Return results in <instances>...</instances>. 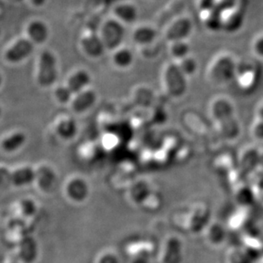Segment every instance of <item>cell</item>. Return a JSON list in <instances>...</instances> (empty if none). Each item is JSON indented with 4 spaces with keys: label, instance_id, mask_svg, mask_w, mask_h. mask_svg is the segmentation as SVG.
Wrapping results in <instances>:
<instances>
[{
    "label": "cell",
    "instance_id": "obj_13",
    "mask_svg": "<svg viewBox=\"0 0 263 263\" xmlns=\"http://www.w3.org/2000/svg\"><path fill=\"white\" fill-rule=\"evenodd\" d=\"M97 95L94 89L89 87L74 95L69 106L72 112L81 115L88 112L97 102Z\"/></svg>",
    "mask_w": 263,
    "mask_h": 263
},
{
    "label": "cell",
    "instance_id": "obj_18",
    "mask_svg": "<svg viewBox=\"0 0 263 263\" xmlns=\"http://www.w3.org/2000/svg\"><path fill=\"white\" fill-rule=\"evenodd\" d=\"M27 142V136L21 130L10 132L3 137L1 142L2 150L7 154H13L20 150Z\"/></svg>",
    "mask_w": 263,
    "mask_h": 263
},
{
    "label": "cell",
    "instance_id": "obj_24",
    "mask_svg": "<svg viewBox=\"0 0 263 263\" xmlns=\"http://www.w3.org/2000/svg\"><path fill=\"white\" fill-rule=\"evenodd\" d=\"M216 129L218 130L220 134L224 137H237V135L239 134L240 132V124L238 119L236 117V115L229 119H224L221 121L215 123Z\"/></svg>",
    "mask_w": 263,
    "mask_h": 263
},
{
    "label": "cell",
    "instance_id": "obj_23",
    "mask_svg": "<svg viewBox=\"0 0 263 263\" xmlns=\"http://www.w3.org/2000/svg\"><path fill=\"white\" fill-rule=\"evenodd\" d=\"M55 132L63 140H71L77 134V124L70 117L62 118L55 125Z\"/></svg>",
    "mask_w": 263,
    "mask_h": 263
},
{
    "label": "cell",
    "instance_id": "obj_34",
    "mask_svg": "<svg viewBox=\"0 0 263 263\" xmlns=\"http://www.w3.org/2000/svg\"><path fill=\"white\" fill-rule=\"evenodd\" d=\"M197 8L199 11L210 10V9H216L215 0H197Z\"/></svg>",
    "mask_w": 263,
    "mask_h": 263
},
{
    "label": "cell",
    "instance_id": "obj_21",
    "mask_svg": "<svg viewBox=\"0 0 263 263\" xmlns=\"http://www.w3.org/2000/svg\"><path fill=\"white\" fill-rule=\"evenodd\" d=\"M199 16L203 26L210 32H217L218 30H221L220 10L217 9L199 11Z\"/></svg>",
    "mask_w": 263,
    "mask_h": 263
},
{
    "label": "cell",
    "instance_id": "obj_38",
    "mask_svg": "<svg viewBox=\"0 0 263 263\" xmlns=\"http://www.w3.org/2000/svg\"><path fill=\"white\" fill-rule=\"evenodd\" d=\"M28 1L33 7L36 8L43 7L47 2V0H28Z\"/></svg>",
    "mask_w": 263,
    "mask_h": 263
},
{
    "label": "cell",
    "instance_id": "obj_33",
    "mask_svg": "<svg viewBox=\"0 0 263 263\" xmlns=\"http://www.w3.org/2000/svg\"><path fill=\"white\" fill-rule=\"evenodd\" d=\"M20 210L23 216H30L35 213L36 206L35 203L31 201L30 199H25L20 204Z\"/></svg>",
    "mask_w": 263,
    "mask_h": 263
},
{
    "label": "cell",
    "instance_id": "obj_20",
    "mask_svg": "<svg viewBox=\"0 0 263 263\" xmlns=\"http://www.w3.org/2000/svg\"><path fill=\"white\" fill-rule=\"evenodd\" d=\"M19 257L24 263H32L37 258V246L34 238H24L19 245Z\"/></svg>",
    "mask_w": 263,
    "mask_h": 263
},
{
    "label": "cell",
    "instance_id": "obj_3",
    "mask_svg": "<svg viewBox=\"0 0 263 263\" xmlns=\"http://www.w3.org/2000/svg\"><path fill=\"white\" fill-rule=\"evenodd\" d=\"M58 61L55 54L49 50H43L37 58L36 81L40 87L49 88L55 85L58 79Z\"/></svg>",
    "mask_w": 263,
    "mask_h": 263
},
{
    "label": "cell",
    "instance_id": "obj_2",
    "mask_svg": "<svg viewBox=\"0 0 263 263\" xmlns=\"http://www.w3.org/2000/svg\"><path fill=\"white\" fill-rule=\"evenodd\" d=\"M260 79L261 67L257 61L248 58L238 59L234 82L241 91L253 92L258 86Z\"/></svg>",
    "mask_w": 263,
    "mask_h": 263
},
{
    "label": "cell",
    "instance_id": "obj_39",
    "mask_svg": "<svg viewBox=\"0 0 263 263\" xmlns=\"http://www.w3.org/2000/svg\"><path fill=\"white\" fill-rule=\"evenodd\" d=\"M7 2L10 3V4H15V5H18V4H22L23 1L25 0H6Z\"/></svg>",
    "mask_w": 263,
    "mask_h": 263
},
{
    "label": "cell",
    "instance_id": "obj_28",
    "mask_svg": "<svg viewBox=\"0 0 263 263\" xmlns=\"http://www.w3.org/2000/svg\"><path fill=\"white\" fill-rule=\"evenodd\" d=\"M53 96L55 102L61 105H69L72 102V97L74 95L72 94L71 89L67 87L66 84L58 85L54 89Z\"/></svg>",
    "mask_w": 263,
    "mask_h": 263
},
{
    "label": "cell",
    "instance_id": "obj_10",
    "mask_svg": "<svg viewBox=\"0 0 263 263\" xmlns=\"http://www.w3.org/2000/svg\"><path fill=\"white\" fill-rule=\"evenodd\" d=\"M65 194L70 201L76 204L83 203L89 197V184L82 177L73 176L65 185Z\"/></svg>",
    "mask_w": 263,
    "mask_h": 263
},
{
    "label": "cell",
    "instance_id": "obj_32",
    "mask_svg": "<svg viewBox=\"0 0 263 263\" xmlns=\"http://www.w3.org/2000/svg\"><path fill=\"white\" fill-rule=\"evenodd\" d=\"M97 263H120L116 254L112 251H105L100 255Z\"/></svg>",
    "mask_w": 263,
    "mask_h": 263
},
{
    "label": "cell",
    "instance_id": "obj_12",
    "mask_svg": "<svg viewBox=\"0 0 263 263\" xmlns=\"http://www.w3.org/2000/svg\"><path fill=\"white\" fill-rule=\"evenodd\" d=\"M40 191L49 194L55 189L58 183V176L51 167L46 164L40 165L35 169V181Z\"/></svg>",
    "mask_w": 263,
    "mask_h": 263
},
{
    "label": "cell",
    "instance_id": "obj_19",
    "mask_svg": "<svg viewBox=\"0 0 263 263\" xmlns=\"http://www.w3.org/2000/svg\"><path fill=\"white\" fill-rule=\"evenodd\" d=\"M157 30L148 25L137 27L132 33V40L140 47H145L156 41Z\"/></svg>",
    "mask_w": 263,
    "mask_h": 263
},
{
    "label": "cell",
    "instance_id": "obj_30",
    "mask_svg": "<svg viewBox=\"0 0 263 263\" xmlns=\"http://www.w3.org/2000/svg\"><path fill=\"white\" fill-rule=\"evenodd\" d=\"M251 49L256 58L263 60V32L257 33L251 40Z\"/></svg>",
    "mask_w": 263,
    "mask_h": 263
},
{
    "label": "cell",
    "instance_id": "obj_37",
    "mask_svg": "<svg viewBox=\"0 0 263 263\" xmlns=\"http://www.w3.org/2000/svg\"><path fill=\"white\" fill-rule=\"evenodd\" d=\"M130 263H151L150 258L144 255H139V256H136Z\"/></svg>",
    "mask_w": 263,
    "mask_h": 263
},
{
    "label": "cell",
    "instance_id": "obj_8",
    "mask_svg": "<svg viewBox=\"0 0 263 263\" xmlns=\"http://www.w3.org/2000/svg\"><path fill=\"white\" fill-rule=\"evenodd\" d=\"M246 14L239 3L220 10L221 30L227 32H235L240 29L245 22Z\"/></svg>",
    "mask_w": 263,
    "mask_h": 263
},
{
    "label": "cell",
    "instance_id": "obj_6",
    "mask_svg": "<svg viewBox=\"0 0 263 263\" xmlns=\"http://www.w3.org/2000/svg\"><path fill=\"white\" fill-rule=\"evenodd\" d=\"M36 45L26 37H19L9 45L4 52L5 62L10 65H18L32 55Z\"/></svg>",
    "mask_w": 263,
    "mask_h": 263
},
{
    "label": "cell",
    "instance_id": "obj_25",
    "mask_svg": "<svg viewBox=\"0 0 263 263\" xmlns=\"http://www.w3.org/2000/svg\"><path fill=\"white\" fill-rule=\"evenodd\" d=\"M181 260V243L176 238H170L164 246L163 263H179Z\"/></svg>",
    "mask_w": 263,
    "mask_h": 263
},
{
    "label": "cell",
    "instance_id": "obj_22",
    "mask_svg": "<svg viewBox=\"0 0 263 263\" xmlns=\"http://www.w3.org/2000/svg\"><path fill=\"white\" fill-rule=\"evenodd\" d=\"M134 53L129 48H118L117 50L112 51V62L115 67L120 69H126L132 67L134 63Z\"/></svg>",
    "mask_w": 263,
    "mask_h": 263
},
{
    "label": "cell",
    "instance_id": "obj_26",
    "mask_svg": "<svg viewBox=\"0 0 263 263\" xmlns=\"http://www.w3.org/2000/svg\"><path fill=\"white\" fill-rule=\"evenodd\" d=\"M169 51L170 55H172L175 62H176L190 55L191 47L187 40H178L171 42Z\"/></svg>",
    "mask_w": 263,
    "mask_h": 263
},
{
    "label": "cell",
    "instance_id": "obj_36",
    "mask_svg": "<svg viewBox=\"0 0 263 263\" xmlns=\"http://www.w3.org/2000/svg\"><path fill=\"white\" fill-rule=\"evenodd\" d=\"M255 115H256V119L263 120V100L260 101L256 105V109H255Z\"/></svg>",
    "mask_w": 263,
    "mask_h": 263
},
{
    "label": "cell",
    "instance_id": "obj_35",
    "mask_svg": "<svg viewBox=\"0 0 263 263\" xmlns=\"http://www.w3.org/2000/svg\"><path fill=\"white\" fill-rule=\"evenodd\" d=\"M237 3L236 0H215V5L217 10H221Z\"/></svg>",
    "mask_w": 263,
    "mask_h": 263
},
{
    "label": "cell",
    "instance_id": "obj_5",
    "mask_svg": "<svg viewBox=\"0 0 263 263\" xmlns=\"http://www.w3.org/2000/svg\"><path fill=\"white\" fill-rule=\"evenodd\" d=\"M98 32L106 49L115 51L124 42L125 25L115 17L109 18L102 23Z\"/></svg>",
    "mask_w": 263,
    "mask_h": 263
},
{
    "label": "cell",
    "instance_id": "obj_27",
    "mask_svg": "<svg viewBox=\"0 0 263 263\" xmlns=\"http://www.w3.org/2000/svg\"><path fill=\"white\" fill-rule=\"evenodd\" d=\"M176 62L180 70L182 72V73L187 79L189 77H193L194 75H195L197 71H198V68H199L198 61L191 54L186 57V58H182V59L179 60V61H176Z\"/></svg>",
    "mask_w": 263,
    "mask_h": 263
},
{
    "label": "cell",
    "instance_id": "obj_4",
    "mask_svg": "<svg viewBox=\"0 0 263 263\" xmlns=\"http://www.w3.org/2000/svg\"><path fill=\"white\" fill-rule=\"evenodd\" d=\"M163 82L167 94L174 99H179L187 90V78L182 73L176 62H170L164 67Z\"/></svg>",
    "mask_w": 263,
    "mask_h": 263
},
{
    "label": "cell",
    "instance_id": "obj_1",
    "mask_svg": "<svg viewBox=\"0 0 263 263\" xmlns=\"http://www.w3.org/2000/svg\"><path fill=\"white\" fill-rule=\"evenodd\" d=\"M238 59L228 51L219 52L209 62L206 80L214 87H224L235 80Z\"/></svg>",
    "mask_w": 263,
    "mask_h": 263
},
{
    "label": "cell",
    "instance_id": "obj_15",
    "mask_svg": "<svg viewBox=\"0 0 263 263\" xmlns=\"http://www.w3.org/2000/svg\"><path fill=\"white\" fill-rule=\"evenodd\" d=\"M35 168L22 165L12 170L10 174V183L15 187H23L34 183Z\"/></svg>",
    "mask_w": 263,
    "mask_h": 263
},
{
    "label": "cell",
    "instance_id": "obj_29",
    "mask_svg": "<svg viewBox=\"0 0 263 263\" xmlns=\"http://www.w3.org/2000/svg\"><path fill=\"white\" fill-rule=\"evenodd\" d=\"M150 189H149L148 185L145 183V182H137L135 184L133 187L132 189V198L134 201H138L139 199L140 194H141V199H140V203L143 200L144 201L146 196L150 194Z\"/></svg>",
    "mask_w": 263,
    "mask_h": 263
},
{
    "label": "cell",
    "instance_id": "obj_14",
    "mask_svg": "<svg viewBox=\"0 0 263 263\" xmlns=\"http://www.w3.org/2000/svg\"><path fill=\"white\" fill-rule=\"evenodd\" d=\"M26 37L36 46L44 45L50 37V28L45 21L33 19L26 27Z\"/></svg>",
    "mask_w": 263,
    "mask_h": 263
},
{
    "label": "cell",
    "instance_id": "obj_31",
    "mask_svg": "<svg viewBox=\"0 0 263 263\" xmlns=\"http://www.w3.org/2000/svg\"><path fill=\"white\" fill-rule=\"evenodd\" d=\"M251 135L256 139L263 140V120L255 119L251 126Z\"/></svg>",
    "mask_w": 263,
    "mask_h": 263
},
{
    "label": "cell",
    "instance_id": "obj_16",
    "mask_svg": "<svg viewBox=\"0 0 263 263\" xmlns=\"http://www.w3.org/2000/svg\"><path fill=\"white\" fill-rule=\"evenodd\" d=\"M114 17L121 22L124 25L133 24L138 17L137 6L132 2H121L112 9Z\"/></svg>",
    "mask_w": 263,
    "mask_h": 263
},
{
    "label": "cell",
    "instance_id": "obj_11",
    "mask_svg": "<svg viewBox=\"0 0 263 263\" xmlns=\"http://www.w3.org/2000/svg\"><path fill=\"white\" fill-rule=\"evenodd\" d=\"M80 47L85 55L92 59H97L107 50L99 32H89L85 33L80 40Z\"/></svg>",
    "mask_w": 263,
    "mask_h": 263
},
{
    "label": "cell",
    "instance_id": "obj_17",
    "mask_svg": "<svg viewBox=\"0 0 263 263\" xmlns=\"http://www.w3.org/2000/svg\"><path fill=\"white\" fill-rule=\"evenodd\" d=\"M91 83V76L87 70L78 69L67 78L66 85L71 89L72 94L76 95L89 87Z\"/></svg>",
    "mask_w": 263,
    "mask_h": 263
},
{
    "label": "cell",
    "instance_id": "obj_9",
    "mask_svg": "<svg viewBox=\"0 0 263 263\" xmlns=\"http://www.w3.org/2000/svg\"><path fill=\"white\" fill-rule=\"evenodd\" d=\"M209 115L214 123L229 119L235 115L234 102L225 96H217L209 104Z\"/></svg>",
    "mask_w": 263,
    "mask_h": 263
},
{
    "label": "cell",
    "instance_id": "obj_7",
    "mask_svg": "<svg viewBox=\"0 0 263 263\" xmlns=\"http://www.w3.org/2000/svg\"><path fill=\"white\" fill-rule=\"evenodd\" d=\"M194 29V23L189 15H181L171 21L167 26L164 37L170 43L187 40Z\"/></svg>",
    "mask_w": 263,
    "mask_h": 263
}]
</instances>
